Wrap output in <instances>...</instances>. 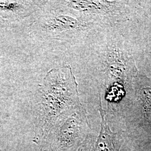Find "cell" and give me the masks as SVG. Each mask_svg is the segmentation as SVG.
<instances>
[{"instance_id": "cell-12", "label": "cell", "mask_w": 151, "mask_h": 151, "mask_svg": "<svg viewBox=\"0 0 151 151\" xmlns=\"http://www.w3.org/2000/svg\"><path fill=\"white\" fill-rule=\"evenodd\" d=\"M82 151V150H79V151Z\"/></svg>"}, {"instance_id": "cell-1", "label": "cell", "mask_w": 151, "mask_h": 151, "mask_svg": "<svg viewBox=\"0 0 151 151\" xmlns=\"http://www.w3.org/2000/svg\"><path fill=\"white\" fill-rule=\"evenodd\" d=\"M37 92L39 119L44 133L55 129L82 106L78 83L70 65L49 70Z\"/></svg>"}, {"instance_id": "cell-3", "label": "cell", "mask_w": 151, "mask_h": 151, "mask_svg": "<svg viewBox=\"0 0 151 151\" xmlns=\"http://www.w3.org/2000/svg\"><path fill=\"white\" fill-rule=\"evenodd\" d=\"M54 5L76 14L100 28L109 27L129 19L133 7L139 1H52ZM135 7H134L135 9Z\"/></svg>"}, {"instance_id": "cell-8", "label": "cell", "mask_w": 151, "mask_h": 151, "mask_svg": "<svg viewBox=\"0 0 151 151\" xmlns=\"http://www.w3.org/2000/svg\"><path fill=\"white\" fill-rule=\"evenodd\" d=\"M137 96L143 105L145 111L148 113L151 109V80L145 76L137 74L132 82Z\"/></svg>"}, {"instance_id": "cell-4", "label": "cell", "mask_w": 151, "mask_h": 151, "mask_svg": "<svg viewBox=\"0 0 151 151\" xmlns=\"http://www.w3.org/2000/svg\"><path fill=\"white\" fill-rule=\"evenodd\" d=\"M103 81L108 96L118 99L123 95L124 88L132 83L138 70L133 57L123 47L115 44L108 45L101 56Z\"/></svg>"}, {"instance_id": "cell-11", "label": "cell", "mask_w": 151, "mask_h": 151, "mask_svg": "<svg viewBox=\"0 0 151 151\" xmlns=\"http://www.w3.org/2000/svg\"><path fill=\"white\" fill-rule=\"evenodd\" d=\"M148 57H149V58H150V60H151V52H150L149 53V54H148Z\"/></svg>"}, {"instance_id": "cell-2", "label": "cell", "mask_w": 151, "mask_h": 151, "mask_svg": "<svg viewBox=\"0 0 151 151\" xmlns=\"http://www.w3.org/2000/svg\"><path fill=\"white\" fill-rule=\"evenodd\" d=\"M29 27L31 35L43 41L75 43L99 27L81 16L48 1Z\"/></svg>"}, {"instance_id": "cell-7", "label": "cell", "mask_w": 151, "mask_h": 151, "mask_svg": "<svg viewBox=\"0 0 151 151\" xmlns=\"http://www.w3.org/2000/svg\"><path fill=\"white\" fill-rule=\"evenodd\" d=\"M101 101L100 97L101 129L93 151H119L123 142L122 138L120 134L113 132L110 129L105 119V112L101 106Z\"/></svg>"}, {"instance_id": "cell-6", "label": "cell", "mask_w": 151, "mask_h": 151, "mask_svg": "<svg viewBox=\"0 0 151 151\" xmlns=\"http://www.w3.org/2000/svg\"><path fill=\"white\" fill-rule=\"evenodd\" d=\"M48 1L0 0V18L11 22L42 11Z\"/></svg>"}, {"instance_id": "cell-5", "label": "cell", "mask_w": 151, "mask_h": 151, "mask_svg": "<svg viewBox=\"0 0 151 151\" xmlns=\"http://www.w3.org/2000/svg\"><path fill=\"white\" fill-rule=\"evenodd\" d=\"M87 125L86 111L82 106L55 128L58 133L57 135L58 148L65 150L73 146Z\"/></svg>"}, {"instance_id": "cell-9", "label": "cell", "mask_w": 151, "mask_h": 151, "mask_svg": "<svg viewBox=\"0 0 151 151\" xmlns=\"http://www.w3.org/2000/svg\"><path fill=\"white\" fill-rule=\"evenodd\" d=\"M9 24L10 22L0 18V32H2L4 29H7Z\"/></svg>"}, {"instance_id": "cell-10", "label": "cell", "mask_w": 151, "mask_h": 151, "mask_svg": "<svg viewBox=\"0 0 151 151\" xmlns=\"http://www.w3.org/2000/svg\"><path fill=\"white\" fill-rule=\"evenodd\" d=\"M6 60L3 57H0V69L2 68L6 64Z\"/></svg>"}]
</instances>
